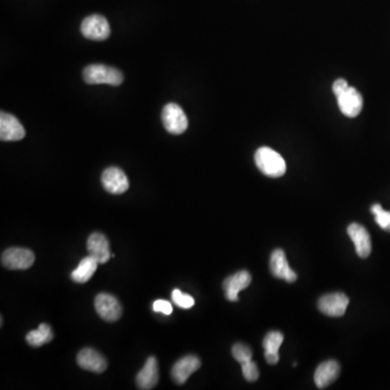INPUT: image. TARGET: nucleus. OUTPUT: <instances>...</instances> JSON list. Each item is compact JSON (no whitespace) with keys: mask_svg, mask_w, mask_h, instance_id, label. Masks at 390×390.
<instances>
[{"mask_svg":"<svg viewBox=\"0 0 390 390\" xmlns=\"http://www.w3.org/2000/svg\"><path fill=\"white\" fill-rule=\"evenodd\" d=\"M200 361L195 356H185L176 362L172 369V378L175 382L183 385L187 382L190 375L200 369Z\"/></svg>","mask_w":390,"mask_h":390,"instance_id":"obj_14","label":"nucleus"},{"mask_svg":"<svg viewBox=\"0 0 390 390\" xmlns=\"http://www.w3.org/2000/svg\"><path fill=\"white\" fill-rule=\"evenodd\" d=\"M159 378V365H157V359L154 357H150L146 360L142 370L137 375V386L139 389H152L157 386Z\"/></svg>","mask_w":390,"mask_h":390,"instance_id":"obj_18","label":"nucleus"},{"mask_svg":"<svg viewBox=\"0 0 390 390\" xmlns=\"http://www.w3.org/2000/svg\"><path fill=\"white\" fill-rule=\"evenodd\" d=\"M339 362L335 360H329L323 362L317 367L314 373V382L319 389H324L328 386L331 385L332 382H335L339 378Z\"/></svg>","mask_w":390,"mask_h":390,"instance_id":"obj_17","label":"nucleus"},{"mask_svg":"<svg viewBox=\"0 0 390 390\" xmlns=\"http://www.w3.org/2000/svg\"><path fill=\"white\" fill-rule=\"evenodd\" d=\"M35 255L31 249L11 247L1 255V264L10 270H25L33 266Z\"/></svg>","mask_w":390,"mask_h":390,"instance_id":"obj_4","label":"nucleus"},{"mask_svg":"<svg viewBox=\"0 0 390 390\" xmlns=\"http://www.w3.org/2000/svg\"><path fill=\"white\" fill-rule=\"evenodd\" d=\"M84 80L89 85L106 84L111 86H119L124 80L121 71L114 67L103 65H91L84 69Z\"/></svg>","mask_w":390,"mask_h":390,"instance_id":"obj_2","label":"nucleus"},{"mask_svg":"<svg viewBox=\"0 0 390 390\" xmlns=\"http://www.w3.org/2000/svg\"><path fill=\"white\" fill-rule=\"evenodd\" d=\"M347 233L354 243L356 252L361 258H367L372 252L371 236L365 227L359 224H352L347 229Z\"/></svg>","mask_w":390,"mask_h":390,"instance_id":"obj_12","label":"nucleus"},{"mask_svg":"<svg viewBox=\"0 0 390 390\" xmlns=\"http://www.w3.org/2000/svg\"><path fill=\"white\" fill-rule=\"evenodd\" d=\"M371 211L375 216V221L376 224L386 231H390V211H386L382 209L380 204H374L371 207Z\"/></svg>","mask_w":390,"mask_h":390,"instance_id":"obj_22","label":"nucleus"},{"mask_svg":"<svg viewBox=\"0 0 390 390\" xmlns=\"http://www.w3.org/2000/svg\"><path fill=\"white\" fill-rule=\"evenodd\" d=\"M87 251L90 256L93 257L99 264H106L112 257L108 239L106 236L98 233V232L91 234L88 238Z\"/></svg>","mask_w":390,"mask_h":390,"instance_id":"obj_16","label":"nucleus"},{"mask_svg":"<svg viewBox=\"0 0 390 390\" xmlns=\"http://www.w3.org/2000/svg\"><path fill=\"white\" fill-rule=\"evenodd\" d=\"M348 87H349V85H348V82H347V80H345L344 78H339V80H335L333 84L334 95L337 97L339 93H343V91Z\"/></svg>","mask_w":390,"mask_h":390,"instance_id":"obj_27","label":"nucleus"},{"mask_svg":"<svg viewBox=\"0 0 390 390\" xmlns=\"http://www.w3.org/2000/svg\"><path fill=\"white\" fill-rule=\"evenodd\" d=\"M242 373H243L245 380H249V382H255L260 378L258 367L253 360L242 365Z\"/></svg>","mask_w":390,"mask_h":390,"instance_id":"obj_25","label":"nucleus"},{"mask_svg":"<svg viewBox=\"0 0 390 390\" xmlns=\"http://www.w3.org/2000/svg\"><path fill=\"white\" fill-rule=\"evenodd\" d=\"M153 311L155 312H161L165 316H170L172 312V306L170 301H164V299H157L153 303Z\"/></svg>","mask_w":390,"mask_h":390,"instance_id":"obj_26","label":"nucleus"},{"mask_svg":"<svg viewBox=\"0 0 390 390\" xmlns=\"http://www.w3.org/2000/svg\"><path fill=\"white\" fill-rule=\"evenodd\" d=\"M349 305V298L344 292H333L322 296L318 301L319 310L329 317H341Z\"/></svg>","mask_w":390,"mask_h":390,"instance_id":"obj_8","label":"nucleus"},{"mask_svg":"<svg viewBox=\"0 0 390 390\" xmlns=\"http://www.w3.org/2000/svg\"><path fill=\"white\" fill-rule=\"evenodd\" d=\"M232 356L242 365L252 360L253 352L246 345L236 344L232 348Z\"/></svg>","mask_w":390,"mask_h":390,"instance_id":"obj_23","label":"nucleus"},{"mask_svg":"<svg viewBox=\"0 0 390 390\" xmlns=\"http://www.w3.org/2000/svg\"><path fill=\"white\" fill-rule=\"evenodd\" d=\"M337 103L341 113L347 117H357L363 108V98L356 88L348 87L337 95Z\"/></svg>","mask_w":390,"mask_h":390,"instance_id":"obj_6","label":"nucleus"},{"mask_svg":"<svg viewBox=\"0 0 390 390\" xmlns=\"http://www.w3.org/2000/svg\"><path fill=\"white\" fill-rule=\"evenodd\" d=\"M52 339H54V333H52L51 328L46 323L41 324L38 329L29 332L26 335L27 344L33 347H41L48 344L49 341H51Z\"/></svg>","mask_w":390,"mask_h":390,"instance_id":"obj_21","label":"nucleus"},{"mask_svg":"<svg viewBox=\"0 0 390 390\" xmlns=\"http://www.w3.org/2000/svg\"><path fill=\"white\" fill-rule=\"evenodd\" d=\"M103 187L112 194H123L129 189V181L126 174L117 167H108L103 172L101 177Z\"/></svg>","mask_w":390,"mask_h":390,"instance_id":"obj_9","label":"nucleus"},{"mask_svg":"<svg viewBox=\"0 0 390 390\" xmlns=\"http://www.w3.org/2000/svg\"><path fill=\"white\" fill-rule=\"evenodd\" d=\"M78 365L90 372L103 373L108 367V362L102 354L93 348H85L78 354Z\"/></svg>","mask_w":390,"mask_h":390,"instance_id":"obj_13","label":"nucleus"},{"mask_svg":"<svg viewBox=\"0 0 390 390\" xmlns=\"http://www.w3.org/2000/svg\"><path fill=\"white\" fill-rule=\"evenodd\" d=\"M172 301L183 309L192 308L195 303L194 298L192 296L187 295L180 290H172Z\"/></svg>","mask_w":390,"mask_h":390,"instance_id":"obj_24","label":"nucleus"},{"mask_svg":"<svg viewBox=\"0 0 390 390\" xmlns=\"http://www.w3.org/2000/svg\"><path fill=\"white\" fill-rule=\"evenodd\" d=\"M95 307L98 314L106 321H117L122 317L121 303L117 298L108 292H101L95 297Z\"/></svg>","mask_w":390,"mask_h":390,"instance_id":"obj_7","label":"nucleus"},{"mask_svg":"<svg viewBox=\"0 0 390 390\" xmlns=\"http://www.w3.org/2000/svg\"><path fill=\"white\" fill-rule=\"evenodd\" d=\"M162 121L165 129L172 135L183 134L189 127V121L185 111L176 103H168L164 106Z\"/></svg>","mask_w":390,"mask_h":390,"instance_id":"obj_3","label":"nucleus"},{"mask_svg":"<svg viewBox=\"0 0 390 390\" xmlns=\"http://www.w3.org/2000/svg\"><path fill=\"white\" fill-rule=\"evenodd\" d=\"M255 164L258 170L271 178L282 177L286 172L284 159L277 151L268 146H262L255 153Z\"/></svg>","mask_w":390,"mask_h":390,"instance_id":"obj_1","label":"nucleus"},{"mask_svg":"<svg viewBox=\"0 0 390 390\" xmlns=\"http://www.w3.org/2000/svg\"><path fill=\"white\" fill-rule=\"evenodd\" d=\"M99 262L93 257L87 256L80 262L78 267L72 273V279L76 283H86L93 277Z\"/></svg>","mask_w":390,"mask_h":390,"instance_id":"obj_20","label":"nucleus"},{"mask_svg":"<svg viewBox=\"0 0 390 390\" xmlns=\"http://www.w3.org/2000/svg\"><path fill=\"white\" fill-rule=\"evenodd\" d=\"M270 271L273 277L282 279L288 283L297 280V275L294 270L290 269L284 251L280 249H275L270 257Z\"/></svg>","mask_w":390,"mask_h":390,"instance_id":"obj_11","label":"nucleus"},{"mask_svg":"<svg viewBox=\"0 0 390 390\" xmlns=\"http://www.w3.org/2000/svg\"><path fill=\"white\" fill-rule=\"evenodd\" d=\"M25 137V129L18 118L11 114H0V139L1 141H19Z\"/></svg>","mask_w":390,"mask_h":390,"instance_id":"obj_10","label":"nucleus"},{"mask_svg":"<svg viewBox=\"0 0 390 390\" xmlns=\"http://www.w3.org/2000/svg\"><path fill=\"white\" fill-rule=\"evenodd\" d=\"M80 32L87 39L106 41L111 34L110 24L104 16L93 14L82 21Z\"/></svg>","mask_w":390,"mask_h":390,"instance_id":"obj_5","label":"nucleus"},{"mask_svg":"<svg viewBox=\"0 0 390 390\" xmlns=\"http://www.w3.org/2000/svg\"><path fill=\"white\" fill-rule=\"evenodd\" d=\"M284 341V336L280 332L273 331L266 335L264 339V358L267 360L269 365H277L280 359L279 349Z\"/></svg>","mask_w":390,"mask_h":390,"instance_id":"obj_19","label":"nucleus"},{"mask_svg":"<svg viewBox=\"0 0 390 390\" xmlns=\"http://www.w3.org/2000/svg\"><path fill=\"white\" fill-rule=\"evenodd\" d=\"M252 277L247 271H239L236 275L227 277L224 282V290L228 301H239V292L249 288Z\"/></svg>","mask_w":390,"mask_h":390,"instance_id":"obj_15","label":"nucleus"}]
</instances>
